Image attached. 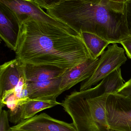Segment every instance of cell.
<instances>
[{"label": "cell", "mask_w": 131, "mask_h": 131, "mask_svg": "<svg viewBox=\"0 0 131 131\" xmlns=\"http://www.w3.org/2000/svg\"><path fill=\"white\" fill-rule=\"evenodd\" d=\"M8 131H19V130H10V129H9V130H8Z\"/></svg>", "instance_id": "cell-22"}, {"label": "cell", "mask_w": 131, "mask_h": 131, "mask_svg": "<svg viewBox=\"0 0 131 131\" xmlns=\"http://www.w3.org/2000/svg\"><path fill=\"white\" fill-rule=\"evenodd\" d=\"M80 35L94 59H97L101 56L108 45L110 44L92 33L82 32Z\"/></svg>", "instance_id": "cell-15"}, {"label": "cell", "mask_w": 131, "mask_h": 131, "mask_svg": "<svg viewBox=\"0 0 131 131\" xmlns=\"http://www.w3.org/2000/svg\"><path fill=\"white\" fill-rule=\"evenodd\" d=\"M110 131H114L112 130H111Z\"/></svg>", "instance_id": "cell-24"}, {"label": "cell", "mask_w": 131, "mask_h": 131, "mask_svg": "<svg viewBox=\"0 0 131 131\" xmlns=\"http://www.w3.org/2000/svg\"><path fill=\"white\" fill-rule=\"evenodd\" d=\"M108 122L114 131H131V97L110 94L106 104Z\"/></svg>", "instance_id": "cell-6"}, {"label": "cell", "mask_w": 131, "mask_h": 131, "mask_svg": "<svg viewBox=\"0 0 131 131\" xmlns=\"http://www.w3.org/2000/svg\"><path fill=\"white\" fill-rule=\"evenodd\" d=\"M22 63L27 82H38L58 78L62 77L67 71L54 66Z\"/></svg>", "instance_id": "cell-12"}, {"label": "cell", "mask_w": 131, "mask_h": 131, "mask_svg": "<svg viewBox=\"0 0 131 131\" xmlns=\"http://www.w3.org/2000/svg\"><path fill=\"white\" fill-rule=\"evenodd\" d=\"M117 93L124 96L131 97V78L128 81L124 83Z\"/></svg>", "instance_id": "cell-18"}, {"label": "cell", "mask_w": 131, "mask_h": 131, "mask_svg": "<svg viewBox=\"0 0 131 131\" xmlns=\"http://www.w3.org/2000/svg\"><path fill=\"white\" fill-rule=\"evenodd\" d=\"M0 3L11 10L20 24L23 21L31 19L58 26L72 33H77L65 24L45 12L34 0H0Z\"/></svg>", "instance_id": "cell-4"}, {"label": "cell", "mask_w": 131, "mask_h": 131, "mask_svg": "<svg viewBox=\"0 0 131 131\" xmlns=\"http://www.w3.org/2000/svg\"><path fill=\"white\" fill-rule=\"evenodd\" d=\"M99 58H89L67 71L62 77L60 85L61 93L90 77L99 64Z\"/></svg>", "instance_id": "cell-11"}, {"label": "cell", "mask_w": 131, "mask_h": 131, "mask_svg": "<svg viewBox=\"0 0 131 131\" xmlns=\"http://www.w3.org/2000/svg\"><path fill=\"white\" fill-rule=\"evenodd\" d=\"M125 83L120 68L105 77L95 88L98 96L102 95L115 94Z\"/></svg>", "instance_id": "cell-14"}, {"label": "cell", "mask_w": 131, "mask_h": 131, "mask_svg": "<svg viewBox=\"0 0 131 131\" xmlns=\"http://www.w3.org/2000/svg\"><path fill=\"white\" fill-rule=\"evenodd\" d=\"M91 88L75 91L61 103L77 131H110L106 104L109 94L93 97Z\"/></svg>", "instance_id": "cell-3"}, {"label": "cell", "mask_w": 131, "mask_h": 131, "mask_svg": "<svg viewBox=\"0 0 131 131\" xmlns=\"http://www.w3.org/2000/svg\"><path fill=\"white\" fill-rule=\"evenodd\" d=\"M128 1H131V0H128Z\"/></svg>", "instance_id": "cell-23"}, {"label": "cell", "mask_w": 131, "mask_h": 131, "mask_svg": "<svg viewBox=\"0 0 131 131\" xmlns=\"http://www.w3.org/2000/svg\"><path fill=\"white\" fill-rule=\"evenodd\" d=\"M8 111H0V131H8L11 127L9 126Z\"/></svg>", "instance_id": "cell-16"}, {"label": "cell", "mask_w": 131, "mask_h": 131, "mask_svg": "<svg viewBox=\"0 0 131 131\" xmlns=\"http://www.w3.org/2000/svg\"><path fill=\"white\" fill-rule=\"evenodd\" d=\"M25 78L23 63L15 58L5 62L0 67V102L14 93Z\"/></svg>", "instance_id": "cell-8"}, {"label": "cell", "mask_w": 131, "mask_h": 131, "mask_svg": "<svg viewBox=\"0 0 131 131\" xmlns=\"http://www.w3.org/2000/svg\"><path fill=\"white\" fill-rule=\"evenodd\" d=\"M20 24L14 13L0 3V36L7 46L15 51L17 47Z\"/></svg>", "instance_id": "cell-10"}, {"label": "cell", "mask_w": 131, "mask_h": 131, "mask_svg": "<svg viewBox=\"0 0 131 131\" xmlns=\"http://www.w3.org/2000/svg\"><path fill=\"white\" fill-rule=\"evenodd\" d=\"M59 105H61V103L56 100L29 99L19 102L13 111H8V120L11 123L17 124L34 117L41 111Z\"/></svg>", "instance_id": "cell-9"}, {"label": "cell", "mask_w": 131, "mask_h": 131, "mask_svg": "<svg viewBox=\"0 0 131 131\" xmlns=\"http://www.w3.org/2000/svg\"><path fill=\"white\" fill-rule=\"evenodd\" d=\"M41 8L48 9L68 0H34Z\"/></svg>", "instance_id": "cell-17"}, {"label": "cell", "mask_w": 131, "mask_h": 131, "mask_svg": "<svg viewBox=\"0 0 131 131\" xmlns=\"http://www.w3.org/2000/svg\"><path fill=\"white\" fill-rule=\"evenodd\" d=\"M125 51L124 49L118 47L117 43L109 45L101 55L99 64L93 74L81 85L80 91L91 88L125 64L127 58Z\"/></svg>", "instance_id": "cell-5"}, {"label": "cell", "mask_w": 131, "mask_h": 131, "mask_svg": "<svg viewBox=\"0 0 131 131\" xmlns=\"http://www.w3.org/2000/svg\"><path fill=\"white\" fill-rule=\"evenodd\" d=\"M120 44L124 47L127 57L131 59V37L121 42Z\"/></svg>", "instance_id": "cell-20"}, {"label": "cell", "mask_w": 131, "mask_h": 131, "mask_svg": "<svg viewBox=\"0 0 131 131\" xmlns=\"http://www.w3.org/2000/svg\"><path fill=\"white\" fill-rule=\"evenodd\" d=\"M62 77L38 82H27L30 99L56 100L62 94L60 90Z\"/></svg>", "instance_id": "cell-13"}, {"label": "cell", "mask_w": 131, "mask_h": 131, "mask_svg": "<svg viewBox=\"0 0 131 131\" xmlns=\"http://www.w3.org/2000/svg\"><path fill=\"white\" fill-rule=\"evenodd\" d=\"M126 4L108 0H68L47 9V13L79 34L89 32L110 43H120L130 37Z\"/></svg>", "instance_id": "cell-2"}, {"label": "cell", "mask_w": 131, "mask_h": 131, "mask_svg": "<svg viewBox=\"0 0 131 131\" xmlns=\"http://www.w3.org/2000/svg\"><path fill=\"white\" fill-rule=\"evenodd\" d=\"M126 4L127 25L129 35L131 37V1H128Z\"/></svg>", "instance_id": "cell-19"}, {"label": "cell", "mask_w": 131, "mask_h": 131, "mask_svg": "<svg viewBox=\"0 0 131 131\" xmlns=\"http://www.w3.org/2000/svg\"><path fill=\"white\" fill-rule=\"evenodd\" d=\"M112 2L115 3H120V4H126L128 0H108Z\"/></svg>", "instance_id": "cell-21"}, {"label": "cell", "mask_w": 131, "mask_h": 131, "mask_svg": "<svg viewBox=\"0 0 131 131\" xmlns=\"http://www.w3.org/2000/svg\"><path fill=\"white\" fill-rule=\"evenodd\" d=\"M15 53L22 63L67 71L93 58L79 34L31 19L21 24Z\"/></svg>", "instance_id": "cell-1"}, {"label": "cell", "mask_w": 131, "mask_h": 131, "mask_svg": "<svg viewBox=\"0 0 131 131\" xmlns=\"http://www.w3.org/2000/svg\"><path fill=\"white\" fill-rule=\"evenodd\" d=\"M10 130L23 131H77L73 123H68L42 113L11 127Z\"/></svg>", "instance_id": "cell-7"}]
</instances>
